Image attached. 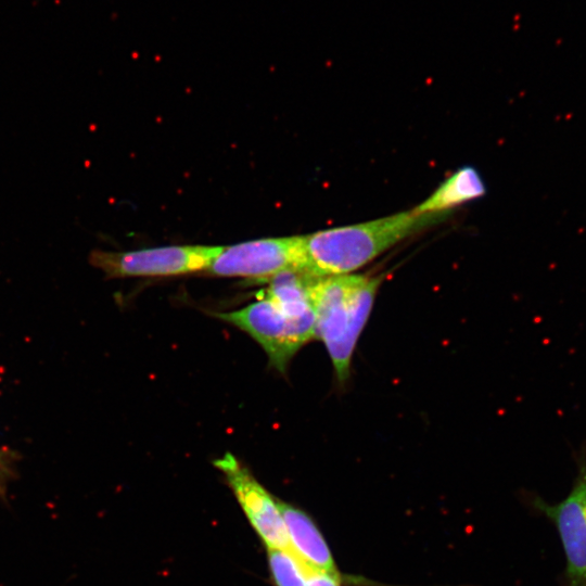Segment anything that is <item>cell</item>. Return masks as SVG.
I'll list each match as a JSON object with an SVG mask.
<instances>
[{"instance_id":"cell-1","label":"cell","mask_w":586,"mask_h":586,"mask_svg":"<svg viewBox=\"0 0 586 586\" xmlns=\"http://www.w3.org/2000/svg\"><path fill=\"white\" fill-rule=\"evenodd\" d=\"M442 215L411 209L303 235V272L316 278L353 273Z\"/></svg>"},{"instance_id":"cell-2","label":"cell","mask_w":586,"mask_h":586,"mask_svg":"<svg viewBox=\"0 0 586 586\" xmlns=\"http://www.w3.org/2000/svg\"><path fill=\"white\" fill-rule=\"evenodd\" d=\"M380 284V277L356 273L314 277L311 281L315 337L324 344L341 383L349 377L353 355Z\"/></svg>"},{"instance_id":"cell-3","label":"cell","mask_w":586,"mask_h":586,"mask_svg":"<svg viewBox=\"0 0 586 586\" xmlns=\"http://www.w3.org/2000/svg\"><path fill=\"white\" fill-rule=\"evenodd\" d=\"M573 459L576 474L569 494L556 504L537 495L530 502L558 532L565 557L562 586H586V444Z\"/></svg>"},{"instance_id":"cell-4","label":"cell","mask_w":586,"mask_h":586,"mask_svg":"<svg viewBox=\"0 0 586 586\" xmlns=\"http://www.w3.org/2000/svg\"><path fill=\"white\" fill-rule=\"evenodd\" d=\"M222 246L170 245L136 251L90 252V265L109 278L167 277L206 271Z\"/></svg>"},{"instance_id":"cell-5","label":"cell","mask_w":586,"mask_h":586,"mask_svg":"<svg viewBox=\"0 0 586 586\" xmlns=\"http://www.w3.org/2000/svg\"><path fill=\"white\" fill-rule=\"evenodd\" d=\"M305 265L301 237L270 238L222 246L205 271L217 277L267 281L284 271H302Z\"/></svg>"},{"instance_id":"cell-6","label":"cell","mask_w":586,"mask_h":586,"mask_svg":"<svg viewBox=\"0 0 586 586\" xmlns=\"http://www.w3.org/2000/svg\"><path fill=\"white\" fill-rule=\"evenodd\" d=\"M213 315L251 335L282 373L296 352L315 337L313 329L288 318L265 296L243 308Z\"/></svg>"},{"instance_id":"cell-7","label":"cell","mask_w":586,"mask_h":586,"mask_svg":"<svg viewBox=\"0 0 586 586\" xmlns=\"http://www.w3.org/2000/svg\"><path fill=\"white\" fill-rule=\"evenodd\" d=\"M251 526L267 549H290L285 524L273 497L232 454L214 461Z\"/></svg>"},{"instance_id":"cell-8","label":"cell","mask_w":586,"mask_h":586,"mask_svg":"<svg viewBox=\"0 0 586 586\" xmlns=\"http://www.w3.org/2000/svg\"><path fill=\"white\" fill-rule=\"evenodd\" d=\"M290 550L310 570L323 572L356 585L361 578L343 575L315 520L303 509L278 499Z\"/></svg>"},{"instance_id":"cell-9","label":"cell","mask_w":586,"mask_h":586,"mask_svg":"<svg viewBox=\"0 0 586 586\" xmlns=\"http://www.w3.org/2000/svg\"><path fill=\"white\" fill-rule=\"evenodd\" d=\"M485 191V184L479 171L473 167H462L450 175L412 211L420 215L444 214L455 206L483 196Z\"/></svg>"},{"instance_id":"cell-10","label":"cell","mask_w":586,"mask_h":586,"mask_svg":"<svg viewBox=\"0 0 586 586\" xmlns=\"http://www.w3.org/2000/svg\"><path fill=\"white\" fill-rule=\"evenodd\" d=\"M267 562L275 586H306L310 570L290 549H267Z\"/></svg>"},{"instance_id":"cell-11","label":"cell","mask_w":586,"mask_h":586,"mask_svg":"<svg viewBox=\"0 0 586 586\" xmlns=\"http://www.w3.org/2000/svg\"><path fill=\"white\" fill-rule=\"evenodd\" d=\"M343 583L347 584L345 579L334 575L309 571L306 586H343Z\"/></svg>"}]
</instances>
